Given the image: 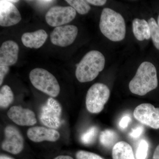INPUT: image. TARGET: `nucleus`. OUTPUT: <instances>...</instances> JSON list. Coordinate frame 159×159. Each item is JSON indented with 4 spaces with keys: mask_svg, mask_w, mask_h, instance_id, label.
<instances>
[{
    "mask_svg": "<svg viewBox=\"0 0 159 159\" xmlns=\"http://www.w3.org/2000/svg\"><path fill=\"white\" fill-rule=\"evenodd\" d=\"M157 69L152 63L142 62L129 83V89L133 94L144 96L158 86Z\"/></svg>",
    "mask_w": 159,
    "mask_h": 159,
    "instance_id": "1",
    "label": "nucleus"
},
{
    "mask_svg": "<svg viewBox=\"0 0 159 159\" xmlns=\"http://www.w3.org/2000/svg\"><path fill=\"white\" fill-rule=\"evenodd\" d=\"M99 29L102 34L112 41H121L125 38L126 27L124 19L120 13L110 8L102 10Z\"/></svg>",
    "mask_w": 159,
    "mask_h": 159,
    "instance_id": "2",
    "label": "nucleus"
},
{
    "mask_svg": "<svg viewBox=\"0 0 159 159\" xmlns=\"http://www.w3.org/2000/svg\"><path fill=\"white\" fill-rule=\"evenodd\" d=\"M105 64V57L101 52L97 51H89L76 66V77L80 82L92 81L103 70Z\"/></svg>",
    "mask_w": 159,
    "mask_h": 159,
    "instance_id": "3",
    "label": "nucleus"
},
{
    "mask_svg": "<svg viewBox=\"0 0 159 159\" xmlns=\"http://www.w3.org/2000/svg\"><path fill=\"white\" fill-rule=\"evenodd\" d=\"M29 78L32 85L39 90L52 97H57L60 87L53 74L45 69L35 68L30 72Z\"/></svg>",
    "mask_w": 159,
    "mask_h": 159,
    "instance_id": "4",
    "label": "nucleus"
},
{
    "mask_svg": "<svg viewBox=\"0 0 159 159\" xmlns=\"http://www.w3.org/2000/svg\"><path fill=\"white\" fill-rule=\"evenodd\" d=\"M110 96V91L107 86L99 83L93 84L87 93V109L92 113H99L104 108Z\"/></svg>",
    "mask_w": 159,
    "mask_h": 159,
    "instance_id": "5",
    "label": "nucleus"
},
{
    "mask_svg": "<svg viewBox=\"0 0 159 159\" xmlns=\"http://www.w3.org/2000/svg\"><path fill=\"white\" fill-rule=\"evenodd\" d=\"M62 108L61 106L54 98H49L43 106L40 115V120L48 128L57 129L61 125Z\"/></svg>",
    "mask_w": 159,
    "mask_h": 159,
    "instance_id": "6",
    "label": "nucleus"
},
{
    "mask_svg": "<svg viewBox=\"0 0 159 159\" xmlns=\"http://www.w3.org/2000/svg\"><path fill=\"white\" fill-rule=\"evenodd\" d=\"M76 16V10L71 6H55L46 13L45 19L49 25L57 27L70 22Z\"/></svg>",
    "mask_w": 159,
    "mask_h": 159,
    "instance_id": "7",
    "label": "nucleus"
},
{
    "mask_svg": "<svg viewBox=\"0 0 159 159\" xmlns=\"http://www.w3.org/2000/svg\"><path fill=\"white\" fill-rule=\"evenodd\" d=\"M134 116L144 125L154 129H159V108L150 103H142L137 107Z\"/></svg>",
    "mask_w": 159,
    "mask_h": 159,
    "instance_id": "8",
    "label": "nucleus"
},
{
    "mask_svg": "<svg viewBox=\"0 0 159 159\" xmlns=\"http://www.w3.org/2000/svg\"><path fill=\"white\" fill-rule=\"evenodd\" d=\"M5 140L2 143L3 150L18 154L23 150L24 147V138L18 129L13 125H8L5 128Z\"/></svg>",
    "mask_w": 159,
    "mask_h": 159,
    "instance_id": "9",
    "label": "nucleus"
},
{
    "mask_svg": "<svg viewBox=\"0 0 159 159\" xmlns=\"http://www.w3.org/2000/svg\"><path fill=\"white\" fill-rule=\"evenodd\" d=\"M78 34L76 26H61L56 27L51 32L50 38L51 42L55 45L65 47L73 43Z\"/></svg>",
    "mask_w": 159,
    "mask_h": 159,
    "instance_id": "10",
    "label": "nucleus"
},
{
    "mask_svg": "<svg viewBox=\"0 0 159 159\" xmlns=\"http://www.w3.org/2000/svg\"><path fill=\"white\" fill-rule=\"evenodd\" d=\"M21 20L20 11L8 1H0V25L9 27L16 25Z\"/></svg>",
    "mask_w": 159,
    "mask_h": 159,
    "instance_id": "11",
    "label": "nucleus"
},
{
    "mask_svg": "<svg viewBox=\"0 0 159 159\" xmlns=\"http://www.w3.org/2000/svg\"><path fill=\"white\" fill-rule=\"evenodd\" d=\"M7 115L11 121L21 126H31L37 122L34 112L21 107H12L9 109Z\"/></svg>",
    "mask_w": 159,
    "mask_h": 159,
    "instance_id": "12",
    "label": "nucleus"
},
{
    "mask_svg": "<svg viewBox=\"0 0 159 159\" xmlns=\"http://www.w3.org/2000/svg\"><path fill=\"white\" fill-rule=\"evenodd\" d=\"M27 136L30 140L35 142L46 141L56 142L60 137L59 133L56 129L42 126L29 128L27 131Z\"/></svg>",
    "mask_w": 159,
    "mask_h": 159,
    "instance_id": "13",
    "label": "nucleus"
},
{
    "mask_svg": "<svg viewBox=\"0 0 159 159\" xmlns=\"http://www.w3.org/2000/svg\"><path fill=\"white\" fill-rule=\"evenodd\" d=\"M19 48L15 42L6 41L0 48V66L9 67L17 62Z\"/></svg>",
    "mask_w": 159,
    "mask_h": 159,
    "instance_id": "14",
    "label": "nucleus"
},
{
    "mask_svg": "<svg viewBox=\"0 0 159 159\" xmlns=\"http://www.w3.org/2000/svg\"><path fill=\"white\" fill-rule=\"evenodd\" d=\"M48 35L46 31L40 29L33 32L24 33L21 37L24 46L30 48L38 49L45 42Z\"/></svg>",
    "mask_w": 159,
    "mask_h": 159,
    "instance_id": "15",
    "label": "nucleus"
},
{
    "mask_svg": "<svg viewBox=\"0 0 159 159\" xmlns=\"http://www.w3.org/2000/svg\"><path fill=\"white\" fill-rule=\"evenodd\" d=\"M132 25L134 35L138 40L143 41L150 38V27L148 22L145 20L134 19Z\"/></svg>",
    "mask_w": 159,
    "mask_h": 159,
    "instance_id": "16",
    "label": "nucleus"
},
{
    "mask_svg": "<svg viewBox=\"0 0 159 159\" xmlns=\"http://www.w3.org/2000/svg\"><path fill=\"white\" fill-rule=\"evenodd\" d=\"M113 159H135L132 148L125 142H117L112 149Z\"/></svg>",
    "mask_w": 159,
    "mask_h": 159,
    "instance_id": "17",
    "label": "nucleus"
},
{
    "mask_svg": "<svg viewBox=\"0 0 159 159\" xmlns=\"http://www.w3.org/2000/svg\"><path fill=\"white\" fill-rule=\"evenodd\" d=\"M119 139L118 134L112 129H107L102 131L99 136L101 145L106 148H111L116 143Z\"/></svg>",
    "mask_w": 159,
    "mask_h": 159,
    "instance_id": "18",
    "label": "nucleus"
},
{
    "mask_svg": "<svg viewBox=\"0 0 159 159\" xmlns=\"http://www.w3.org/2000/svg\"><path fill=\"white\" fill-rule=\"evenodd\" d=\"M14 95L10 87L3 86L0 90V106L1 108H6L13 102Z\"/></svg>",
    "mask_w": 159,
    "mask_h": 159,
    "instance_id": "19",
    "label": "nucleus"
},
{
    "mask_svg": "<svg viewBox=\"0 0 159 159\" xmlns=\"http://www.w3.org/2000/svg\"><path fill=\"white\" fill-rule=\"evenodd\" d=\"M66 2L70 5L78 13L84 15L88 13L91 7L87 1L84 0H66Z\"/></svg>",
    "mask_w": 159,
    "mask_h": 159,
    "instance_id": "20",
    "label": "nucleus"
},
{
    "mask_svg": "<svg viewBox=\"0 0 159 159\" xmlns=\"http://www.w3.org/2000/svg\"><path fill=\"white\" fill-rule=\"evenodd\" d=\"M148 25L150 29L151 37L152 39L154 45L159 50V27L157 23L153 18L148 20Z\"/></svg>",
    "mask_w": 159,
    "mask_h": 159,
    "instance_id": "21",
    "label": "nucleus"
},
{
    "mask_svg": "<svg viewBox=\"0 0 159 159\" xmlns=\"http://www.w3.org/2000/svg\"><path fill=\"white\" fill-rule=\"evenodd\" d=\"M98 129L96 126H92L84 133L80 137V141L86 145L93 143L98 134Z\"/></svg>",
    "mask_w": 159,
    "mask_h": 159,
    "instance_id": "22",
    "label": "nucleus"
},
{
    "mask_svg": "<svg viewBox=\"0 0 159 159\" xmlns=\"http://www.w3.org/2000/svg\"><path fill=\"white\" fill-rule=\"evenodd\" d=\"M148 142L142 139L139 142L136 152L137 159H146L148 155Z\"/></svg>",
    "mask_w": 159,
    "mask_h": 159,
    "instance_id": "23",
    "label": "nucleus"
},
{
    "mask_svg": "<svg viewBox=\"0 0 159 159\" xmlns=\"http://www.w3.org/2000/svg\"><path fill=\"white\" fill-rule=\"evenodd\" d=\"M76 157L77 159H104L97 154L83 150L77 152Z\"/></svg>",
    "mask_w": 159,
    "mask_h": 159,
    "instance_id": "24",
    "label": "nucleus"
},
{
    "mask_svg": "<svg viewBox=\"0 0 159 159\" xmlns=\"http://www.w3.org/2000/svg\"><path fill=\"white\" fill-rule=\"evenodd\" d=\"M143 131H144V127L142 125H139L132 130L129 134V137L134 139H138L141 136Z\"/></svg>",
    "mask_w": 159,
    "mask_h": 159,
    "instance_id": "25",
    "label": "nucleus"
},
{
    "mask_svg": "<svg viewBox=\"0 0 159 159\" xmlns=\"http://www.w3.org/2000/svg\"><path fill=\"white\" fill-rule=\"evenodd\" d=\"M131 121V118L128 115H125L124 116L119 123V128L122 129H125L128 127L129 124Z\"/></svg>",
    "mask_w": 159,
    "mask_h": 159,
    "instance_id": "26",
    "label": "nucleus"
},
{
    "mask_svg": "<svg viewBox=\"0 0 159 159\" xmlns=\"http://www.w3.org/2000/svg\"><path fill=\"white\" fill-rule=\"evenodd\" d=\"M9 71V67L0 66V85L2 84L4 78Z\"/></svg>",
    "mask_w": 159,
    "mask_h": 159,
    "instance_id": "27",
    "label": "nucleus"
},
{
    "mask_svg": "<svg viewBox=\"0 0 159 159\" xmlns=\"http://www.w3.org/2000/svg\"><path fill=\"white\" fill-rule=\"evenodd\" d=\"M87 2L89 4H92L95 6H102L106 3L107 1L105 0H87Z\"/></svg>",
    "mask_w": 159,
    "mask_h": 159,
    "instance_id": "28",
    "label": "nucleus"
},
{
    "mask_svg": "<svg viewBox=\"0 0 159 159\" xmlns=\"http://www.w3.org/2000/svg\"><path fill=\"white\" fill-rule=\"evenodd\" d=\"M153 159H159V145L155 150L153 155Z\"/></svg>",
    "mask_w": 159,
    "mask_h": 159,
    "instance_id": "29",
    "label": "nucleus"
},
{
    "mask_svg": "<svg viewBox=\"0 0 159 159\" xmlns=\"http://www.w3.org/2000/svg\"><path fill=\"white\" fill-rule=\"evenodd\" d=\"M54 159H74L69 156L61 155L54 158Z\"/></svg>",
    "mask_w": 159,
    "mask_h": 159,
    "instance_id": "30",
    "label": "nucleus"
},
{
    "mask_svg": "<svg viewBox=\"0 0 159 159\" xmlns=\"http://www.w3.org/2000/svg\"><path fill=\"white\" fill-rule=\"evenodd\" d=\"M53 1H38V3H40V4H48L49 3H51L53 2Z\"/></svg>",
    "mask_w": 159,
    "mask_h": 159,
    "instance_id": "31",
    "label": "nucleus"
},
{
    "mask_svg": "<svg viewBox=\"0 0 159 159\" xmlns=\"http://www.w3.org/2000/svg\"><path fill=\"white\" fill-rule=\"evenodd\" d=\"M0 159H14L10 157L4 155H2L0 157Z\"/></svg>",
    "mask_w": 159,
    "mask_h": 159,
    "instance_id": "32",
    "label": "nucleus"
},
{
    "mask_svg": "<svg viewBox=\"0 0 159 159\" xmlns=\"http://www.w3.org/2000/svg\"><path fill=\"white\" fill-rule=\"evenodd\" d=\"M9 2H11V3H16L17 2H19V1H8Z\"/></svg>",
    "mask_w": 159,
    "mask_h": 159,
    "instance_id": "33",
    "label": "nucleus"
},
{
    "mask_svg": "<svg viewBox=\"0 0 159 159\" xmlns=\"http://www.w3.org/2000/svg\"><path fill=\"white\" fill-rule=\"evenodd\" d=\"M157 24L158 25L159 27V14L158 16V18H157Z\"/></svg>",
    "mask_w": 159,
    "mask_h": 159,
    "instance_id": "34",
    "label": "nucleus"
}]
</instances>
